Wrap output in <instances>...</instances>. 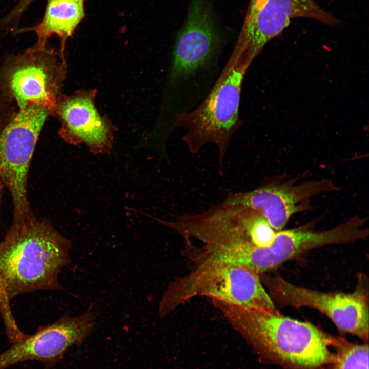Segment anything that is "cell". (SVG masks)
<instances>
[{
    "mask_svg": "<svg viewBox=\"0 0 369 369\" xmlns=\"http://www.w3.org/2000/svg\"><path fill=\"white\" fill-rule=\"evenodd\" d=\"M259 275L227 263H194L188 273L169 284L159 302V315L166 316L191 299L202 296L243 308L276 310Z\"/></svg>",
    "mask_w": 369,
    "mask_h": 369,
    "instance_id": "cell-6",
    "label": "cell"
},
{
    "mask_svg": "<svg viewBox=\"0 0 369 369\" xmlns=\"http://www.w3.org/2000/svg\"><path fill=\"white\" fill-rule=\"evenodd\" d=\"M235 328L269 361L290 369H319L334 357L335 337L277 309L248 308L213 301Z\"/></svg>",
    "mask_w": 369,
    "mask_h": 369,
    "instance_id": "cell-4",
    "label": "cell"
},
{
    "mask_svg": "<svg viewBox=\"0 0 369 369\" xmlns=\"http://www.w3.org/2000/svg\"><path fill=\"white\" fill-rule=\"evenodd\" d=\"M333 361L322 369H368L367 344L351 343L342 338H335Z\"/></svg>",
    "mask_w": 369,
    "mask_h": 369,
    "instance_id": "cell-15",
    "label": "cell"
},
{
    "mask_svg": "<svg viewBox=\"0 0 369 369\" xmlns=\"http://www.w3.org/2000/svg\"><path fill=\"white\" fill-rule=\"evenodd\" d=\"M34 0H19L9 13L0 20L3 27L11 28L20 18L24 12Z\"/></svg>",
    "mask_w": 369,
    "mask_h": 369,
    "instance_id": "cell-16",
    "label": "cell"
},
{
    "mask_svg": "<svg viewBox=\"0 0 369 369\" xmlns=\"http://www.w3.org/2000/svg\"><path fill=\"white\" fill-rule=\"evenodd\" d=\"M235 33L221 24L213 0H191L173 47L160 137L167 139L178 117L196 107L219 77L221 56Z\"/></svg>",
    "mask_w": 369,
    "mask_h": 369,
    "instance_id": "cell-1",
    "label": "cell"
},
{
    "mask_svg": "<svg viewBox=\"0 0 369 369\" xmlns=\"http://www.w3.org/2000/svg\"><path fill=\"white\" fill-rule=\"evenodd\" d=\"M84 16L83 0H47L42 21L23 31L35 33L37 40L31 48L35 50L45 49L48 38L56 34L60 41L59 51L64 54L66 40L72 36Z\"/></svg>",
    "mask_w": 369,
    "mask_h": 369,
    "instance_id": "cell-14",
    "label": "cell"
},
{
    "mask_svg": "<svg viewBox=\"0 0 369 369\" xmlns=\"http://www.w3.org/2000/svg\"><path fill=\"white\" fill-rule=\"evenodd\" d=\"M49 109L32 103L18 109L0 132V178L8 188L14 220L32 215L27 195L30 161Z\"/></svg>",
    "mask_w": 369,
    "mask_h": 369,
    "instance_id": "cell-8",
    "label": "cell"
},
{
    "mask_svg": "<svg viewBox=\"0 0 369 369\" xmlns=\"http://www.w3.org/2000/svg\"><path fill=\"white\" fill-rule=\"evenodd\" d=\"M17 110L14 102L0 93V132Z\"/></svg>",
    "mask_w": 369,
    "mask_h": 369,
    "instance_id": "cell-17",
    "label": "cell"
},
{
    "mask_svg": "<svg viewBox=\"0 0 369 369\" xmlns=\"http://www.w3.org/2000/svg\"><path fill=\"white\" fill-rule=\"evenodd\" d=\"M3 184V183L0 178V196H1V191H2Z\"/></svg>",
    "mask_w": 369,
    "mask_h": 369,
    "instance_id": "cell-18",
    "label": "cell"
},
{
    "mask_svg": "<svg viewBox=\"0 0 369 369\" xmlns=\"http://www.w3.org/2000/svg\"><path fill=\"white\" fill-rule=\"evenodd\" d=\"M356 290L351 293L323 292L294 285L279 275L263 279L273 302L294 308L315 309L331 320L341 331L367 341L369 310L367 286L360 278Z\"/></svg>",
    "mask_w": 369,
    "mask_h": 369,
    "instance_id": "cell-9",
    "label": "cell"
},
{
    "mask_svg": "<svg viewBox=\"0 0 369 369\" xmlns=\"http://www.w3.org/2000/svg\"><path fill=\"white\" fill-rule=\"evenodd\" d=\"M334 26L339 20L315 0H250L233 51L252 62L264 47L279 35L295 18Z\"/></svg>",
    "mask_w": 369,
    "mask_h": 369,
    "instance_id": "cell-10",
    "label": "cell"
},
{
    "mask_svg": "<svg viewBox=\"0 0 369 369\" xmlns=\"http://www.w3.org/2000/svg\"><path fill=\"white\" fill-rule=\"evenodd\" d=\"M96 322L91 308L77 316L64 315L1 353L0 369L30 360L39 361L44 369H50L68 348L80 344L90 334Z\"/></svg>",
    "mask_w": 369,
    "mask_h": 369,
    "instance_id": "cell-11",
    "label": "cell"
},
{
    "mask_svg": "<svg viewBox=\"0 0 369 369\" xmlns=\"http://www.w3.org/2000/svg\"><path fill=\"white\" fill-rule=\"evenodd\" d=\"M295 181L266 183L250 191L230 194L224 201L259 211L278 231L283 229L294 214L311 209L312 197L338 189L328 179L299 184L295 183Z\"/></svg>",
    "mask_w": 369,
    "mask_h": 369,
    "instance_id": "cell-12",
    "label": "cell"
},
{
    "mask_svg": "<svg viewBox=\"0 0 369 369\" xmlns=\"http://www.w3.org/2000/svg\"><path fill=\"white\" fill-rule=\"evenodd\" d=\"M157 221L199 242L197 246L186 245L187 250H194L190 254L194 263L212 261L248 269L254 250L264 245L273 233L259 211L224 200L200 213Z\"/></svg>",
    "mask_w": 369,
    "mask_h": 369,
    "instance_id": "cell-3",
    "label": "cell"
},
{
    "mask_svg": "<svg viewBox=\"0 0 369 369\" xmlns=\"http://www.w3.org/2000/svg\"><path fill=\"white\" fill-rule=\"evenodd\" d=\"M66 68L60 51L30 48L9 56L0 65V93L18 109L35 103L47 107L53 115Z\"/></svg>",
    "mask_w": 369,
    "mask_h": 369,
    "instance_id": "cell-7",
    "label": "cell"
},
{
    "mask_svg": "<svg viewBox=\"0 0 369 369\" xmlns=\"http://www.w3.org/2000/svg\"><path fill=\"white\" fill-rule=\"evenodd\" d=\"M72 246L48 222L33 215L13 220L0 243V314L10 342L26 335L15 320L11 300L23 294L60 288L58 275L71 263Z\"/></svg>",
    "mask_w": 369,
    "mask_h": 369,
    "instance_id": "cell-2",
    "label": "cell"
},
{
    "mask_svg": "<svg viewBox=\"0 0 369 369\" xmlns=\"http://www.w3.org/2000/svg\"><path fill=\"white\" fill-rule=\"evenodd\" d=\"M250 65L232 52L208 94L196 107L179 116L176 122L175 128L184 129L182 140L192 153H197L208 144L217 147L221 174L232 138L242 125L239 116L241 93Z\"/></svg>",
    "mask_w": 369,
    "mask_h": 369,
    "instance_id": "cell-5",
    "label": "cell"
},
{
    "mask_svg": "<svg viewBox=\"0 0 369 369\" xmlns=\"http://www.w3.org/2000/svg\"><path fill=\"white\" fill-rule=\"evenodd\" d=\"M96 90L82 89L59 95L53 115L60 121L58 134L66 142L85 144L95 154L110 152L114 126L97 109Z\"/></svg>",
    "mask_w": 369,
    "mask_h": 369,
    "instance_id": "cell-13",
    "label": "cell"
}]
</instances>
